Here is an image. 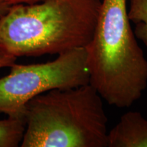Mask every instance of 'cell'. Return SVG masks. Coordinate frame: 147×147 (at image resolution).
<instances>
[{
	"instance_id": "cell-1",
	"label": "cell",
	"mask_w": 147,
	"mask_h": 147,
	"mask_svg": "<svg viewBox=\"0 0 147 147\" xmlns=\"http://www.w3.org/2000/svg\"><path fill=\"white\" fill-rule=\"evenodd\" d=\"M102 0H42L12 5L0 17V51L18 57L59 55L85 48Z\"/></svg>"
},
{
	"instance_id": "cell-2",
	"label": "cell",
	"mask_w": 147,
	"mask_h": 147,
	"mask_svg": "<svg viewBox=\"0 0 147 147\" xmlns=\"http://www.w3.org/2000/svg\"><path fill=\"white\" fill-rule=\"evenodd\" d=\"M86 48L89 83L117 108L130 107L147 87V59L128 18L127 0H102Z\"/></svg>"
},
{
	"instance_id": "cell-3",
	"label": "cell",
	"mask_w": 147,
	"mask_h": 147,
	"mask_svg": "<svg viewBox=\"0 0 147 147\" xmlns=\"http://www.w3.org/2000/svg\"><path fill=\"white\" fill-rule=\"evenodd\" d=\"M24 117L22 147H107L102 97L90 83L36 95Z\"/></svg>"
},
{
	"instance_id": "cell-4",
	"label": "cell",
	"mask_w": 147,
	"mask_h": 147,
	"mask_svg": "<svg viewBox=\"0 0 147 147\" xmlns=\"http://www.w3.org/2000/svg\"><path fill=\"white\" fill-rule=\"evenodd\" d=\"M10 68L0 78V114L10 118H25V104L36 95L89 83L86 48L66 51L47 63H14Z\"/></svg>"
},
{
	"instance_id": "cell-5",
	"label": "cell",
	"mask_w": 147,
	"mask_h": 147,
	"mask_svg": "<svg viewBox=\"0 0 147 147\" xmlns=\"http://www.w3.org/2000/svg\"><path fill=\"white\" fill-rule=\"evenodd\" d=\"M107 146L147 147L146 119L139 112L125 113L108 133Z\"/></svg>"
},
{
	"instance_id": "cell-6",
	"label": "cell",
	"mask_w": 147,
	"mask_h": 147,
	"mask_svg": "<svg viewBox=\"0 0 147 147\" xmlns=\"http://www.w3.org/2000/svg\"><path fill=\"white\" fill-rule=\"evenodd\" d=\"M25 118L0 120V147H16L21 144L25 130Z\"/></svg>"
},
{
	"instance_id": "cell-7",
	"label": "cell",
	"mask_w": 147,
	"mask_h": 147,
	"mask_svg": "<svg viewBox=\"0 0 147 147\" xmlns=\"http://www.w3.org/2000/svg\"><path fill=\"white\" fill-rule=\"evenodd\" d=\"M130 22L134 23V34L147 47V0H129L127 10Z\"/></svg>"
},
{
	"instance_id": "cell-8",
	"label": "cell",
	"mask_w": 147,
	"mask_h": 147,
	"mask_svg": "<svg viewBox=\"0 0 147 147\" xmlns=\"http://www.w3.org/2000/svg\"><path fill=\"white\" fill-rule=\"evenodd\" d=\"M16 57L0 51V69L5 67H10L15 63Z\"/></svg>"
},
{
	"instance_id": "cell-9",
	"label": "cell",
	"mask_w": 147,
	"mask_h": 147,
	"mask_svg": "<svg viewBox=\"0 0 147 147\" xmlns=\"http://www.w3.org/2000/svg\"><path fill=\"white\" fill-rule=\"evenodd\" d=\"M3 1L10 5H15L21 4V3H23V4H33V3L40 2L42 0H3Z\"/></svg>"
},
{
	"instance_id": "cell-10",
	"label": "cell",
	"mask_w": 147,
	"mask_h": 147,
	"mask_svg": "<svg viewBox=\"0 0 147 147\" xmlns=\"http://www.w3.org/2000/svg\"><path fill=\"white\" fill-rule=\"evenodd\" d=\"M10 6V4L5 2L3 0H0V17L5 13H6V12L8 10Z\"/></svg>"
}]
</instances>
